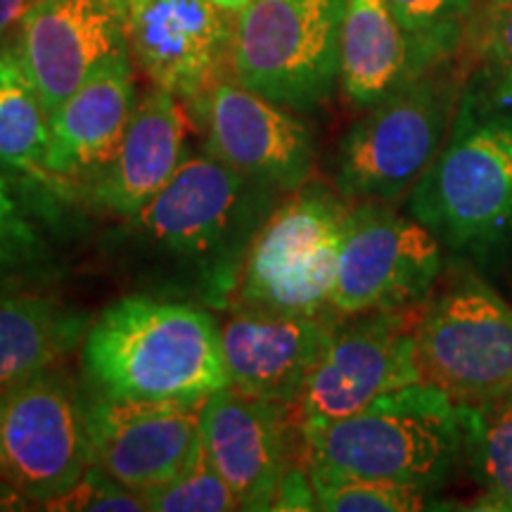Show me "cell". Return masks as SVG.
Returning <instances> with one entry per match:
<instances>
[{
    "label": "cell",
    "instance_id": "obj_1",
    "mask_svg": "<svg viewBox=\"0 0 512 512\" xmlns=\"http://www.w3.org/2000/svg\"><path fill=\"white\" fill-rule=\"evenodd\" d=\"M278 195L204 150L185 155L171 181L126 219L124 235L204 306L230 309L249 247L280 204Z\"/></svg>",
    "mask_w": 512,
    "mask_h": 512
},
{
    "label": "cell",
    "instance_id": "obj_2",
    "mask_svg": "<svg viewBox=\"0 0 512 512\" xmlns=\"http://www.w3.org/2000/svg\"><path fill=\"white\" fill-rule=\"evenodd\" d=\"M81 368L112 399H207L230 377L214 313L195 302L133 294L86 328Z\"/></svg>",
    "mask_w": 512,
    "mask_h": 512
},
{
    "label": "cell",
    "instance_id": "obj_3",
    "mask_svg": "<svg viewBox=\"0 0 512 512\" xmlns=\"http://www.w3.org/2000/svg\"><path fill=\"white\" fill-rule=\"evenodd\" d=\"M306 467L434 494L463 463L458 408L441 389L415 382L361 413L302 434Z\"/></svg>",
    "mask_w": 512,
    "mask_h": 512
},
{
    "label": "cell",
    "instance_id": "obj_4",
    "mask_svg": "<svg viewBox=\"0 0 512 512\" xmlns=\"http://www.w3.org/2000/svg\"><path fill=\"white\" fill-rule=\"evenodd\" d=\"M408 214L448 252L472 259L512 238V107L460 102L444 147L408 192Z\"/></svg>",
    "mask_w": 512,
    "mask_h": 512
},
{
    "label": "cell",
    "instance_id": "obj_5",
    "mask_svg": "<svg viewBox=\"0 0 512 512\" xmlns=\"http://www.w3.org/2000/svg\"><path fill=\"white\" fill-rule=\"evenodd\" d=\"M456 60L368 107L339 140L335 185L356 202H396L413 190L444 147L463 95Z\"/></svg>",
    "mask_w": 512,
    "mask_h": 512
},
{
    "label": "cell",
    "instance_id": "obj_6",
    "mask_svg": "<svg viewBox=\"0 0 512 512\" xmlns=\"http://www.w3.org/2000/svg\"><path fill=\"white\" fill-rule=\"evenodd\" d=\"M354 204L325 185L290 192L249 247L233 306L294 316L332 311L339 254Z\"/></svg>",
    "mask_w": 512,
    "mask_h": 512
},
{
    "label": "cell",
    "instance_id": "obj_7",
    "mask_svg": "<svg viewBox=\"0 0 512 512\" xmlns=\"http://www.w3.org/2000/svg\"><path fill=\"white\" fill-rule=\"evenodd\" d=\"M347 0H249L235 17L230 72L297 112L323 105L339 81Z\"/></svg>",
    "mask_w": 512,
    "mask_h": 512
},
{
    "label": "cell",
    "instance_id": "obj_8",
    "mask_svg": "<svg viewBox=\"0 0 512 512\" xmlns=\"http://www.w3.org/2000/svg\"><path fill=\"white\" fill-rule=\"evenodd\" d=\"M422 382L456 406L512 392V306L496 290L465 275L430 302L415 330Z\"/></svg>",
    "mask_w": 512,
    "mask_h": 512
},
{
    "label": "cell",
    "instance_id": "obj_9",
    "mask_svg": "<svg viewBox=\"0 0 512 512\" xmlns=\"http://www.w3.org/2000/svg\"><path fill=\"white\" fill-rule=\"evenodd\" d=\"M422 304L358 313L349 323H337L299 396V432L323 430L384 394L422 382L415 354Z\"/></svg>",
    "mask_w": 512,
    "mask_h": 512
},
{
    "label": "cell",
    "instance_id": "obj_10",
    "mask_svg": "<svg viewBox=\"0 0 512 512\" xmlns=\"http://www.w3.org/2000/svg\"><path fill=\"white\" fill-rule=\"evenodd\" d=\"M93 465L86 403L53 368L0 396V482L48 503Z\"/></svg>",
    "mask_w": 512,
    "mask_h": 512
},
{
    "label": "cell",
    "instance_id": "obj_11",
    "mask_svg": "<svg viewBox=\"0 0 512 512\" xmlns=\"http://www.w3.org/2000/svg\"><path fill=\"white\" fill-rule=\"evenodd\" d=\"M441 242L389 202H358L349 216L347 238L339 254L332 311L358 316L418 306L437 285Z\"/></svg>",
    "mask_w": 512,
    "mask_h": 512
},
{
    "label": "cell",
    "instance_id": "obj_12",
    "mask_svg": "<svg viewBox=\"0 0 512 512\" xmlns=\"http://www.w3.org/2000/svg\"><path fill=\"white\" fill-rule=\"evenodd\" d=\"M190 114L204 128V150L240 174L280 192L309 181L316 140L290 107L223 79L190 102Z\"/></svg>",
    "mask_w": 512,
    "mask_h": 512
},
{
    "label": "cell",
    "instance_id": "obj_13",
    "mask_svg": "<svg viewBox=\"0 0 512 512\" xmlns=\"http://www.w3.org/2000/svg\"><path fill=\"white\" fill-rule=\"evenodd\" d=\"M204 401L112 399L93 392L83 401L93 463L136 494L166 484L200 444Z\"/></svg>",
    "mask_w": 512,
    "mask_h": 512
},
{
    "label": "cell",
    "instance_id": "obj_14",
    "mask_svg": "<svg viewBox=\"0 0 512 512\" xmlns=\"http://www.w3.org/2000/svg\"><path fill=\"white\" fill-rule=\"evenodd\" d=\"M235 15L214 0H128V53L178 100L192 102L230 67Z\"/></svg>",
    "mask_w": 512,
    "mask_h": 512
},
{
    "label": "cell",
    "instance_id": "obj_15",
    "mask_svg": "<svg viewBox=\"0 0 512 512\" xmlns=\"http://www.w3.org/2000/svg\"><path fill=\"white\" fill-rule=\"evenodd\" d=\"M126 10L112 0H36L15 48L48 112L100 64L128 50Z\"/></svg>",
    "mask_w": 512,
    "mask_h": 512
},
{
    "label": "cell",
    "instance_id": "obj_16",
    "mask_svg": "<svg viewBox=\"0 0 512 512\" xmlns=\"http://www.w3.org/2000/svg\"><path fill=\"white\" fill-rule=\"evenodd\" d=\"M290 408L223 387L207 396L200 437L209 463L238 498L240 510H273L292 470Z\"/></svg>",
    "mask_w": 512,
    "mask_h": 512
},
{
    "label": "cell",
    "instance_id": "obj_17",
    "mask_svg": "<svg viewBox=\"0 0 512 512\" xmlns=\"http://www.w3.org/2000/svg\"><path fill=\"white\" fill-rule=\"evenodd\" d=\"M332 313L294 316L233 306L221 325L230 387L297 411L304 384L339 323Z\"/></svg>",
    "mask_w": 512,
    "mask_h": 512
},
{
    "label": "cell",
    "instance_id": "obj_18",
    "mask_svg": "<svg viewBox=\"0 0 512 512\" xmlns=\"http://www.w3.org/2000/svg\"><path fill=\"white\" fill-rule=\"evenodd\" d=\"M185 128L188 117L176 95L155 86L140 98L117 155L93 174L95 207L124 221L138 214L183 164Z\"/></svg>",
    "mask_w": 512,
    "mask_h": 512
},
{
    "label": "cell",
    "instance_id": "obj_19",
    "mask_svg": "<svg viewBox=\"0 0 512 512\" xmlns=\"http://www.w3.org/2000/svg\"><path fill=\"white\" fill-rule=\"evenodd\" d=\"M138 98L131 53L100 64L67 100L50 112L46 174H98L117 155Z\"/></svg>",
    "mask_w": 512,
    "mask_h": 512
},
{
    "label": "cell",
    "instance_id": "obj_20",
    "mask_svg": "<svg viewBox=\"0 0 512 512\" xmlns=\"http://www.w3.org/2000/svg\"><path fill=\"white\" fill-rule=\"evenodd\" d=\"M437 69L406 34L387 0H347L339 46V86L351 105L377 102Z\"/></svg>",
    "mask_w": 512,
    "mask_h": 512
},
{
    "label": "cell",
    "instance_id": "obj_21",
    "mask_svg": "<svg viewBox=\"0 0 512 512\" xmlns=\"http://www.w3.org/2000/svg\"><path fill=\"white\" fill-rule=\"evenodd\" d=\"M86 320L41 294L0 297V396L55 368L86 335Z\"/></svg>",
    "mask_w": 512,
    "mask_h": 512
},
{
    "label": "cell",
    "instance_id": "obj_22",
    "mask_svg": "<svg viewBox=\"0 0 512 512\" xmlns=\"http://www.w3.org/2000/svg\"><path fill=\"white\" fill-rule=\"evenodd\" d=\"M460 102L472 110L512 107V0H472L463 46Z\"/></svg>",
    "mask_w": 512,
    "mask_h": 512
},
{
    "label": "cell",
    "instance_id": "obj_23",
    "mask_svg": "<svg viewBox=\"0 0 512 512\" xmlns=\"http://www.w3.org/2000/svg\"><path fill=\"white\" fill-rule=\"evenodd\" d=\"M456 408L463 432V463L482 489L472 508L512 512V392Z\"/></svg>",
    "mask_w": 512,
    "mask_h": 512
},
{
    "label": "cell",
    "instance_id": "obj_24",
    "mask_svg": "<svg viewBox=\"0 0 512 512\" xmlns=\"http://www.w3.org/2000/svg\"><path fill=\"white\" fill-rule=\"evenodd\" d=\"M50 112L31 83L17 48L0 50V169L48 176Z\"/></svg>",
    "mask_w": 512,
    "mask_h": 512
},
{
    "label": "cell",
    "instance_id": "obj_25",
    "mask_svg": "<svg viewBox=\"0 0 512 512\" xmlns=\"http://www.w3.org/2000/svg\"><path fill=\"white\" fill-rule=\"evenodd\" d=\"M309 470L318 510L328 512H413L439 508L434 494L408 486L375 482V479L335 475V472Z\"/></svg>",
    "mask_w": 512,
    "mask_h": 512
},
{
    "label": "cell",
    "instance_id": "obj_26",
    "mask_svg": "<svg viewBox=\"0 0 512 512\" xmlns=\"http://www.w3.org/2000/svg\"><path fill=\"white\" fill-rule=\"evenodd\" d=\"M387 5L430 64L456 60L472 0H387Z\"/></svg>",
    "mask_w": 512,
    "mask_h": 512
},
{
    "label": "cell",
    "instance_id": "obj_27",
    "mask_svg": "<svg viewBox=\"0 0 512 512\" xmlns=\"http://www.w3.org/2000/svg\"><path fill=\"white\" fill-rule=\"evenodd\" d=\"M143 501L147 512H230L240 510L238 498H235L230 486L209 463L204 453L202 437L188 463L176 477L157 486V489L145 491Z\"/></svg>",
    "mask_w": 512,
    "mask_h": 512
},
{
    "label": "cell",
    "instance_id": "obj_28",
    "mask_svg": "<svg viewBox=\"0 0 512 512\" xmlns=\"http://www.w3.org/2000/svg\"><path fill=\"white\" fill-rule=\"evenodd\" d=\"M43 508L64 512H143L147 505L143 496L126 489L124 484H119L117 479H112L102 467L93 463L72 489L43 503Z\"/></svg>",
    "mask_w": 512,
    "mask_h": 512
},
{
    "label": "cell",
    "instance_id": "obj_29",
    "mask_svg": "<svg viewBox=\"0 0 512 512\" xmlns=\"http://www.w3.org/2000/svg\"><path fill=\"white\" fill-rule=\"evenodd\" d=\"M34 245V230L24 219L8 178L0 176V275L12 271Z\"/></svg>",
    "mask_w": 512,
    "mask_h": 512
},
{
    "label": "cell",
    "instance_id": "obj_30",
    "mask_svg": "<svg viewBox=\"0 0 512 512\" xmlns=\"http://www.w3.org/2000/svg\"><path fill=\"white\" fill-rule=\"evenodd\" d=\"M36 0H0V41L10 34L12 29H19L27 12L34 8Z\"/></svg>",
    "mask_w": 512,
    "mask_h": 512
},
{
    "label": "cell",
    "instance_id": "obj_31",
    "mask_svg": "<svg viewBox=\"0 0 512 512\" xmlns=\"http://www.w3.org/2000/svg\"><path fill=\"white\" fill-rule=\"evenodd\" d=\"M29 498L19 494L17 489H12L10 484L0 482V510H19L24 508L22 503H27Z\"/></svg>",
    "mask_w": 512,
    "mask_h": 512
},
{
    "label": "cell",
    "instance_id": "obj_32",
    "mask_svg": "<svg viewBox=\"0 0 512 512\" xmlns=\"http://www.w3.org/2000/svg\"><path fill=\"white\" fill-rule=\"evenodd\" d=\"M216 5H219V8H223L226 12H230V15H235L238 17L242 10L247 8V3L249 0H214Z\"/></svg>",
    "mask_w": 512,
    "mask_h": 512
},
{
    "label": "cell",
    "instance_id": "obj_33",
    "mask_svg": "<svg viewBox=\"0 0 512 512\" xmlns=\"http://www.w3.org/2000/svg\"><path fill=\"white\" fill-rule=\"evenodd\" d=\"M112 3H117V5H124V8H128V0H112Z\"/></svg>",
    "mask_w": 512,
    "mask_h": 512
}]
</instances>
